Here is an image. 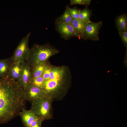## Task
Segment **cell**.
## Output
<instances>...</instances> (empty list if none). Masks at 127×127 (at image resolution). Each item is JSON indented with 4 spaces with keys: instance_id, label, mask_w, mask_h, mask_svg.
Returning <instances> with one entry per match:
<instances>
[{
    "instance_id": "obj_16",
    "label": "cell",
    "mask_w": 127,
    "mask_h": 127,
    "mask_svg": "<svg viewBox=\"0 0 127 127\" xmlns=\"http://www.w3.org/2000/svg\"><path fill=\"white\" fill-rule=\"evenodd\" d=\"M116 23L119 32L127 30V16L124 14L118 16L117 18Z\"/></svg>"
},
{
    "instance_id": "obj_6",
    "label": "cell",
    "mask_w": 127,
    "mask_h": 127,
    "mask_svg": "<svg viewBox=\"0 0 127 127\" xmlns=\"http://www.w3.org/2000/svg\"><path fill=\"white\" fill-rule=\"evenodd\" d=\"M103 23L100 21L94 22L91 21L86 24L84 36V40H91L93 41L99 40V31Z\"/></svg>"
},
{
    "instance_id": "obj_21",
    "label": "cell",
    "mask_w": 127,
    "mask_h": 127,
    "mask_svg": "<svg viewBox=\"0 0 127 127\" xmlns=\"http://www.w3.org/2000/svg\"><path fill=\"white\" fill-rule=\"evenodd\" d=\"M79 10L75 8H70V13L73 19L79 20Z\"/></svg>"
},
{
    "instance_id": "obj_13",
    "label": "cell",
    "mask_w": 127,
    "mask_h": 127,
    "mask_svg": "<svg viewBox=\"0 0 127 127\" xmlns=\"http://www.w3.org/2000/svg\"><path fill=\"white\" fill-rule=\"evenodd\" d=\"M21 71V63L13 62L10 68L8 77L18 82L20 77Z\"/></svg>"
},
{
    "instance_id": "obj_11",
    "label": "cell",
    "mask_w": 127,
    "mask_h": 127,
    "mask_svg": "<svg viewBox=\"0 0 127 127\" xmlns=\"http://www.w3.org/2000/svg\"><path fill=\"white\" fill-rule=\"evenodd\" d=\"M75 31L76 37L79 39H83L84 36L87 23L79 20L73 19L71 23Z\"/></svg>"
},
{
    "instance_id": "obj_23",
    "label": "cell",
    "mask_w": 127,
    "mask_h": 127,
    "mask_svg": "<svg viewBox=\"0 0 127 127\" xmlns=\"http://www.w3.org/2000/svg\"><path fill=\"white\" fill-rule=\"evenodd\" d=\"M42 121L38 118L34 120L30 125L29 127H42Z\"/></svg>"
},
{
    "instance_id": "obj_8",
    "label": "cell",
    "mask_w": 127,
    "mask_h": 127,
    "mask_svg": "<svg viewBox=\"0 0 127 127\" xmlns=\"http://www.w3.org/2000/svg\"><path fill=\"white\" fill-rule=\"evenodd\" d=\"M21 65L20 77L17 82L24 90L27 86L29 84L32 78L31 67L26 61L21 63Z\"/></svg>"
},
{
    "instance_id": "obj_9",
    "label": "cell",
    "mask_w": 127,
    "mask_h": 127,
    "mask_svg": "<svg viewBox=\"0 0 127 127\" xmlns=\"http://www.w3.org/2000/svg\"><path fill=\"white\" fill-rule=\"evenodd\" d=\"M62 80L48 79L46 80L44 89L52 98L55 97L61 87Z\"/></svg>"
},
{
    "instance_id": "obj_4",
    "label": "cell",
    "mask_w": 127,
    "mask_h": 127,
    "mask_svg": "<svg viewBox=\"0 0 127 127\" xmlns=\"http://www.w3.org/2000/svg\"><path fill=\"white\" fill-rule=\"evenodd\" d=\"M31 34L29 32L24 36L17 46L11 57L13 62L21 63L26 61L30 50L28 41Z\"/></svg>"
},
{
    "instance_id": "obj_19",
    "label": "cell",
    "mask_w": 127,
    "mask_h": 127,
    "mask_svg": "<svg viewBox=\"0 0 127 127\" xmlns=\"http://www.w3.org/2000/svg\"><path fill=\"white\" fill-rule=\"evenodd\" d=\"M46 81L42 76L36 78H32L29 84L44 89Z\"/></svg>"
},
{
    "instance_id": "obj_1",
    "label": "cell",
    "mask_w": 127,
    "mask_h": 127,
    "mask_svg": "<svg viewBox=\"0 0 127 127\" xmlns=\"http://www.w3.org/2000/svg\"><path fill=\"white\" fill-rule=\"evenodd\" d=\"M24 91L16 81L8 77L0 78V124L19 115L24 108Z\"/></svg>"
},
{
    "instance_id": "obj_7",
    "label": "cell",
    "mask_w": 127,
    "mask_h": 127,
    "mask_svg": "<svg viewBox=\"0 0 127 127\" xmlns=\"http://www.w3.org/2000/svg\"><path fill=\"white\" fill-rule=\"evenodd\" d=\"M56 30L60 34L61 37L67 40L73 37H76L72 26L70 23L56 22Z\"/></svg>"
},
{
    "instance_id": "obj_24",
    "label": "cell",
    "mask_w": 127,
    "mask_h": 127,
    "mask_svg": "<svg viewBox=\"0 0 127 127\" xmlns=\"http://www.w3.org/2000/svg\"><path fill=\"white\" fill-rule=\"evenodd\" d=\"M71 5L75 4L83 5V0H71L70 1Z\"/></svg>"
},
{
    "instance_id": "obj_12",
    "label": "cell",
    "mask_w": 127,
    "mask_h": 127,
    "mask_svg": "<svg viewBox=\"0 0 127 127\" xmlns=\"http://www.w3.org/2000/svg\"><path fill=\"white\" fill-rule=\"evenodd\" d=\"M13 62L11 57L0 60V78L8 77L10 68Z\"/></svg>"
},
{
    "instance_id": "obj_5",
    "label": "cell",
    "mask_w": 127,
    "mask_h": 127,
    "mask_svg": "<svg viewBox=\"0 0 127 127\" xmlns=\"http://www.w3.org/2000/svg\"><path fill=\"white\" fill-rule=\"evenodd\" d=\"M24 90L25 100L31 103L35 100L42 98H52L44 89L29 84Z\"/></svg>"
},
{
    "instance_id": "obj_2",
    "label": "cell",
    "mask_w": 127,
    "mask_h": 127,
    "mask_svg": "<svg viewBox=\"0 0 127 127\" xmlns=\"http://www.w3.org/2000/svg\"><path fill=\"white\" fill-rule=\"evenodd\" d=\"M59 52L58 50L48 44L42 45L35 44L30 48L26 61L31 67L39 63L46 62L50 57Z\"/></svg>"
},
{
    "instance_id": "obj_17",
    "label": "cell",
    "mask_w": 127,
    "mask_h": 127,
    "mask_svg": "<svg viewBox=\"0 0 127 127\" xmlns=\"http://www.w3.org/2000/svg\"><path fill=\"white\" fill-rule=\"evenodd\" d=\"M70 8L68 5H67L64 13L58 18L56 22L70 24L73 19L70 13Z\"/></svg>"
},
{
    "instance_id": "obj_22",
    "label": "cell",
    "mask_w": 127,
    "mask_h": 127,
    "mask_svg": "<svg viewBox=\"0 0 127 127\" xmlns=\"http://www.w3.org/2000/svg\"><path fill=\"white\" fill-rule=\"evenodd\" d=\"M119 35L124 46H127V30L119 32Z\"/></svg>"
},
{
    "instance_id": "obj_3",
    "label": "cell",
    "mask_w": 127,
    "mask_h": 127,
    "mask_svg": "<svg viewBox=\"0 0 127 127\" xmlns=\"http://www.w3.org/2000/svg\"><path fill=\"white\" fill-rule=\"evenodd\" d=\"M53 98H44L32 101L30 110L42 122L52 118V103Z\"/></svg>"
},
{
    "instance_id": "obj_14",
    "label": "cell",
    "mask_w": 127,
    "mask_h": 127,
    "mask_svg": "<svg viewBox=\"0 0 127 127\" xmlns=\"http://www.w3.org/2000/svg\"><path fill=\"white\" fill-rule=\"evenodd\" d=\"M47 64L44 62L36 64L31 67L32 78L42 76Z\"/></svg>"
},
{
    "instance_id": "obj_20",
    "label": "cell",
    "mask_w": 127,
    "mask_h": 127,
    "mask_svg": "<svg viewBox=\"0 0 127 127\" xmlns=\"http://www.w3.org/2000/svg\"><path fill=\"white\" fill-rule=\"evenodd\" d=\"M52 67L47 64L42 75V76L46 81L49 79L50 73Z\"/></svg>"
},
{
    "instance_id": "obj_15",
    "label": "cell",
    "mask_w": 127,
    "mask_h": 127,
    "mask_svg": "<svg viewBox=\"0 0 127 127\" xmlns=\"http://www.w3.org/2000/svg\"><path fill=\"white\" fill-rule=\"evenodd\" d=\"M65 71L63 67H52L49 79H63L64 76Z\"/></svg>"
},
{
    "instance_id": "obj_10",
    "label": "cell",
    "mask_w": 127,
    "mask_h": 127,
    "mask_svg": "<svg viewBox=\"0 0 127 127\" xmlns=\"http://www.w3.org/2000/svg\"><path fill=\"white\" fill-rule=\"evenodd\" d=\"M23 124L25 127H29L35 120L38 118L30 110L22 109L19 114Z\"/></svg>"
},
{
    "instance_id": "obj_25",
    "label": "cell",
    "mask_w": 127,
    "mask_h": 127,
    "mask_svg": "<svg viewBox=\"0 0 127 127\" xmlns=\"http://www.w3.org/2000/svg\"><path fill=\"white\" fill-rule=\"evenodd\" d=\"M91 1L90 0H83V5H90Z\"/></svg>"
},
{
    "instance_id": "obj_18",
    "label": "cell",
    "mask_w": 127,
    "mask_h": 127,
    "mask_svg": "<svg viewBox=\"0 0 127 127\" xmlns=\"http://www.w3.org/2000/svg\"><path fill=\"white\" fill-rule=\"evenodd\" d=\"M91 15V11L87 8L79 10V20L85 23H89L91 21L90 18Z\"/></svg>"
}]
</instances>
